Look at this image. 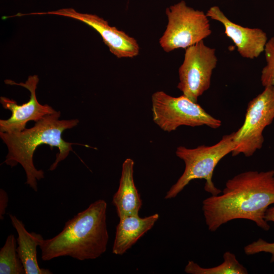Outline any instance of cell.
Returning <instances> with one entry per match:
<instances>
[{"label": "cell", "mask_w": 274, "mask_h": 274, "mask_svg": "<svg viewBox=\"0 0 274 274\" xmlns=\"http://www.w3.org/2000/svg\"><path fill=\"white\" fill-rule=\"evenodd\" d=\"M221 194L202 201V210L208 230L216 231L235 219L254 222L264 231L270 229L265 219L267 209L274 203V170H249L228 180Z\"/></svg>", "instance_id": "1"}, {"label": "cell", "mask_w": 274, "mask_h": 274, "mask_svg": "<svg viewBox=\"0 0 274 274\" xmlns=\"http://www.w3.org/2000/svg\"><path fill=\"white\" fill-rule=\"evenodd\" d=\"M107 209L106 201L98 199L67 221L56 236L43 239L39 246L41 259L69 256L83 261L100 257L107 250L109 238Z\"/></svg>", "instance_id": "2"}, {"label": "cell", "mask_w": 274, "mask_h": 274, "mask_svg": "<svg viewBox=\"0 0 274 274\" xmlns=\"http://www.w3.org/2000/svg\"><path fill=\"white\" fill-rule=\"evenodd\" d=\"M60 112L56 111L45 116L30 128L13 133L0 132V137L8 149L4 163L11 167L20 164L26 174V184L35 191L38 190L37 181L44 178V171L37 169L33 164L37 148L45 144L51 149L54 147L58 149L56 159L49 168L53 170L73 151L72 145L77 144L66 142L62 134L64 130L77 126L79 120H60Z\"/></svg>", "instance_id": "3"}, {"label": "cell", "mask_w": 274, "mask_h": 274, "mask_svg": "<svg viewBox=\"0 0 274 274\" xmlns=\"http://www.w3.org/2000/svg\"><path fill=\"white\" fill-rule=\"evenodd\" d=\"M234 138V132L223 136L218 143L212 146L201 145L193 149L178 147L176 154L184 161L185 169L167 192L165 198L176 197L191 181L195 179L205 180L204 190L211 195L220 194L221 190L215 186L212 180L213 172L219 161L233 151Z\"/></svg>", "instance_id": "4"}, {"label": "cell", "mask_w": 274, "mask_h": 274, "mask_svg": "<svg viewBox=\"0 0 274 274\" xmlns=\"http://www.w3.org/2000/svg\"><path fill=\"white\" fill-rule=\"evenodd\" d=\"M151 102L153 121L164 131H174L181 126L217 129L222 124L220 120L184 95L174 97L158 91L152 94Z\"/></svg>", "instance_id": "5"}, {"label": "cell", "mask_w": 274, "mask_h": 274, "mask_svg": "<svg viewBox=\"0 0 274 274\" xmlns=\"http://www.w3.org/2000/svg\"><path fill=\"white\" fill-rule=\"evenodd\" d=\"M165 14L167 24L159 42L166 52L186 49L212 33L206 14L189 7L184 1L167 8Z\"/></svg>", "instance_id": "6"}, {"label": "cell", "mask_w": 274, "mask_h": 274, "mask_svg": "<svg viewBox=\"0 0 274 274\" xmlns=\"http://www.w3.org/2000/svg\"><path fill=\"white\" fill-rule=\"evenodd\" d=\"M274 119V87L266 86L248 104L244 122L234 132V148L231 154L252 156L264 143L263 132Z\"/></svg>", "instance_id": "7"}, {"label": "cell", "mask_w": 274, "mask_h": 274, "mask_svg": "<svg viewBox=\"0 0 274 274\" xmlns=\"http://www.w3.org/2000/svg\"><path fill=\"white\" fill-rule=\"evenodd\" d=\"M215 49L203 41L185 49L183 63L179 68L177 88L193 102L211 85L213 70L217 63Z\"/></svg>", "instance_id": "8"}, {"label": "cell", "mask_w": 274, "mask_h": 274, "mask_svg": "<svg viewBox=\"0 0 274 274\" xmlns=\"http://www.w3.org/2000/svg\"><path fill=\"white\" fill-rule=\"evenodd\" d=\"M27 14L55 15L80 21L97 31L110 51L117 58H133L139 53L140 46L134 38L110 25L107 21L96 15L80 13L72 8Z\"/></svg>", "instance_id": "9"}, {"label": "cell", "mask_w": 274, "mask_h": 274, "mask_svg": "<svg viewBox=\"0 0 274 274\" xmlns=\"http://www.w3.org/2000/svg\"><path fill=\"white\" fill-rule=\"evenodd\" d=\"M39 79L37 75L29 76L25 83H16L11 80H6L7 84L19 85L28 89L30 92L29 100L21 105L16 101L1 96L0 102L3 107L11 112L8 119L0 120V132L13 133L23 131L28 121H39L45 116L56 111L47 104L42 105L37 98L36 90Z\"/></svg>", "instance_id": "10"}, {"label": "cell", "mask_w": 274, "mask_h": 274, "mask_svg": "<svg viewBox=\"0 0 274 274\" xmlns=\"http://www.w3.org/2000/svg\"><path fill=\"white\" fill-rule=\"evenodd\" d=\"M206 15L223 25L225 35L232 41L243 57L254 59L264 52L268 39L262 29L244 27L234 23L216 6L211 7Z\"/></svg>", "instance_id": "11"}, {"label": "cell", "mask_w": 274, "mask_h": 274, "mask_svg": "<svg viewBox=\"0 0 274 274\" xmlns=\"http://www.w3.org/2000/svg\"><path fill=\"white\" fill-rule=\"evenodd\" d=\"M158 218L157 213L144 218L139 217V214L120 218L116 226L112 253L117 255L124 254L153 227Z\"/></svg>", "instance_id": "12"}, {"label": "cell", "mask_w": 274, "mask_h": 274, "mask_svg": "<svg viewBox=\"0 0 274 274\" xmlns=\"http://www.w3.org/2000/svg\"><path fill=\"white\" fill-rule=\"evenodd\" d=\"M134 161L126 158L122 166L119 187L114 194L112 203L119 218L139 214L142 201L133 179Z\"/></svg>", "instance_id": "13"}, {"label": "cell", "mask_w": 274, "mask_h": 274, "mask_svg": "<svg viewBox=\"0 0 274 274\" xmlns=\"http://www.w3.org/2000/svg\"><path fill=\"white\" fill-rule=\"evenodd\" d=\"M9 217L17 233V253L23 264L25 274L52 273L49 269L41 268L38 262L37 249L44 239L43 236L34 232H29L22 222L15 215L10 214Z\"/></svg>", "instance_id": "14"}, {"label": "cell", "mask_w": 274, "mask_h": 274, "mask_svg": "<svg viewBox=\"0 0 274 274\" xmlns=\"http://www.w3.org/2000/svg\"><path fill=\"white\" fill-rule=\"evenodd\" d=\"M223 262L216 266L205 268L189 260L184 271L190 274H247L246 268L241 264L236 256L229 251L225 252L223 256Z\"/></svg>", "instance_id": "15"}, {"label": "cell", "mask_w": 274, "mask_h": 274, "mask_svg": "<svg viewBox=\"0 0 274 274\" xmlns=\"http://www.w3.org/2000/svg\"><path fill=\"white\" fill-rule=\"evenodd\" d=\"M17 239L9 235L0 250V274H24L23 264L17 253Z\"/></svg>", "instance_id": "16"}, {"label": "cell", "mask_w": 274, "mask_h": 274, "mask_svg": "<svg viewBox=\"0 0 274 274\" xmlns=\"http://www.w3.org/2000/svg\"><path fill=\"white\" fill-rule=\"evenodd\" d=\"M264 52L266 63L261 71V84L274 87V37L268 40Z\"/></svg>", "instance_id": "17"}, {"label": "cell", "mask_w": 274, "mask_h": 274, "mask_svg": "<svg viewBox=\"0 0 274 274\" xmlns=\"http://www.w3.org/2000/svg\"><path fill=\"white\" fill-rule=\"evenodd\" d=\"M244 250L247 255H252L261 252L268 253L271 254L270 262H274V243H269L259 238L257 241L246 246Z\"/></svg>", "instance_id": "18"}, {"label": "cell", "mask_w": 274, "mask_h": 274, "mask_svg": "<svg viewBox=\"0 0 274 274\" xmlns=\"http://www.w3.org/2000/svg\"><path fill=\"white\" fill-rule=\"evenodd\" d=\"M8 196L7 192L3 189L0 190V217L1 219L4 218L8 206Z\"/></svg>", "instance_id": "19"}, {"label": "cell", "mask_w": 274, "mask_h": 274, "mask_svg": "<svg viewBox=\"0 0 274 274\" xmlns=\"http://www.w3.org/2000/svg\"><path fill=\"white\" fill-rule=\"evenodd\" d=\"M265 219L267 222H272L274 223V203L266 210Z\"/></svg>", "instance_id": "20"}]
</instances>
